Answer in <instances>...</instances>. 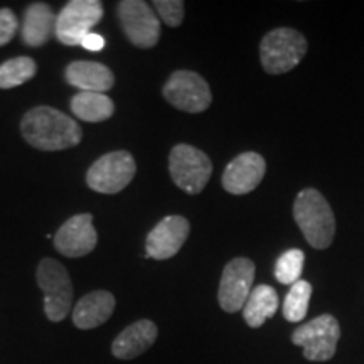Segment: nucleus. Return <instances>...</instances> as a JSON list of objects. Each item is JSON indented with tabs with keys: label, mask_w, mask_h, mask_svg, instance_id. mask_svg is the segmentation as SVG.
Masks as SVG:
<instances>
[{
	"label": "nucleus",
	"mask_w": 364,
	"mask_h": 364,
	"mask_svg": "<svg viewBox=\"0 0 364 364\" xmlns=\"http://www.w3.org/2000/svg\"><path fill=\"white\" fill-rule=\"evenodd\" d=\"M341 338L338 318L331 314H324L312 318L294 331L292 343L304 349V358L309 361L326 363L334 358Z\"/></svg>",
	"instance_id": "obj_6"
},
{
	"label": "nucleus",
	"mask_w": 364,
	"mask_h": 364,
	"mask_svg": "<svg viewBox=\"0 0 364 364\" xmlns=\"http://www.w3.org/2000/svg\"><path fill=\"white\" fill-rule=\"evenodd\" d=\"M312 297V285L300 279L292 285L284 300V317L289 322L304 321L309 311V302Z\"/></svg>",
	"instance_id": "obj_22"
},
{
	"label": "nucleus",
	"mask_w": 364,
	"mask_h": 364,
	"mask_svg": "<svg viewBox=\"0 0 364 364\" xmlns=\"http://www.w3.org/2000/svg\"><path fill=\"white\" fill-rule=\"evenodd\" d=\"M97 243L98 235L90 213L70 218L54 235V247L68 258L85 257L93 252Z\"/></svg>",
	"instance_id": "obj_12"
},
{
	"label": "nucleus",
	"mask_w": 364,
	"mask_h": 364,
	"mask_svg": "<svg viewBox=\"0 0 364 364\" xmlns=\"http://www.w3.org/2000/svg\"><path fill=\"white\" fill-rule=\"evenodd\" d=\"M103 19L100 0H71L56 17V38L65 46H80L81 41Z\"/></svg>",
	"instance_id": "obj_10"
},
{
	"label": "nucleus",
	"mask_w": 364,
	"mask_h": 364,
	"mask_svg": "<svg viewBox=\"0 0 364 364\" xmlns=\"http://www.w3.org/2000/svg\"><path fill=\"white\" fill-rule=\"evenodd\" d=\"M122 29L135 48L150 49L161 39V21L156 11L142 0H124L117 9Z\"/></svg>",
	"instance_id": "obj_9"
},
{
	"label": "nucleus",
	"mask_w": 364,
	"mask_h": 364,
	"mask_svg": "<svg viewBox=\"0 0 364 364\" xmlns=\"http://www.w3.org/2000/svg\"><path fill=\"white\" fill-rule=\"evenodd\" d=\"M135 159L127 150L105 154L86 172V184L100 194H118L134 181Z\"/></svg>",
	"instance_id": "obj_7"
},
{
	"label": "nucleus",
	"mask_w": 364,
	"mask_h": 364,
	"mask_svg": "<svg viewBox=\"0 0 364 364\" xmlns=\"http://www.w3.org/2000/svg\"><path fill=\"white\" fill-rule=\"evenodd\" d=\"M157 334L159 329L152 321L140 318V321L125 327L117 336L112 344V354L117 359H124V361H130V359L142 356L156 343Z\"/></svg>",
	"instance_id": "obj_15"
},
{
	"label": "nucleus",
	"mask_w": 364,
	"mask_h": 364,
	"mask_svg": "<svg viewBox=\"0 0 364 364\" xmlns=\"http://www.w3.org/2000/svg\"><path fill=\"white\" fill-rule=\"evenodd\" d=\"M65 78L80 91L107 93L115 85V75L107 65L95 61H73L68 65Z\"/></svg>",
	"instance_id": "obj_17"
},
{
	"label": "nucleus",
	"mask_w": 364,
	"mask_h": 364,
	"mask_svg": "<svg viewBox=\"0 0 364 364\" xmlns=\"http://www.w3.org/2000/svg\"><path fill=\"white\" fill-rule=\"evenodd\" d=\"M267 162L260 154L243 152L236 156L223 172V188L226 193L243 196L260 186L265 177Z\"/></svg>",
	"instance_id": "obj_14"
},
{
	"label": "nucleus",
	"mask_w": 364,
	"mask_h": 364,
	"mask_svg": "<svg viewBox=\"0 0 364 364\" xmlns=\"http://www.w3.org/2000/svg\"><path fill=\"white\" fill-rule=\"evenodd\" d=\"M19 29V21L11 9H0V48L11 43Z\"/></svg>",
	"instance_id": "obj_25"
},
{
	"label": "nucleus",
	"mask_w": 364,
	"mask_h": 364,
	"mask_svg": "<svg viewBox=\"0 0 364 364\" xmlns=\"http://www.w3.org/2000/svg\"><path fill=\"white\" fill-rule=\"evenodd\" d=\"M164 98L181 112L201 113L211 107L213 95L208 81L194 71H174L162 88Z\"/></svg>",
	"instance_id": "obj_8"
},
{
	"label": "nucleus",
	"mask_w": 364,
	"mask_h": 364,
	"mask_svg": "<svg viewBox=\"0 0 364 364\" xmlns=\"http://www.w3.org/2000/svg\"><path fill=\"white\" fill-rule=\"evenodd\" d=\"M307 39L299 31L279 27L263 36L260 43L262 66L268 75L292 71L307 53Z\"/></svg>",
	"instance_id": "obj_3"
},
{
	"label": "nucleus",
	"mask_w": 364,
	"mask_h": 364,
	"mask_svg": "<svg viewBox=\"0 0 364 364\" xmlns=\"http://www.w3.org/2000/svg\"><path fill=\"white\" fill-rule=\"evenodd\" d=\"M36 280L44 294L46 317L51 322H61L70 314L73 304V284L66 267L53 258H43Z\"/></svg>",
	"instance_id": "obj_4"
},
{
	"label": "nucleus",
	"mask_w": 364,
	"mask_h": 364,
	"mask_svg": "<svg viewBox=\"0 0 364 364\" xmlns=\"http://www.w3.org/2000/svg\"><path fill=\"white\" fill-rule=\"evenodd\" d=\"M294 220L316 250L331 247L336 235V218L327 199L317 189L300 191L294 203Z\"/></svg>",
	"instance_id": "obj_2"
},
{
	"label": "nucleus",
	"mask_w": 364,
	"mask_h": 364,
	"mask_svg": "<svg viewBox=\"0 0 364 364\" xmlns=\"http://www.w3.org/2000/svg\"><path fill=\"white\" fill-rule=\"evenodd\" d=\"M38 73V65L33 58H12L0 65V90H11L26 85Z\"/></svg>",
	"instance_id": "obj_21"
},
{
	"label": "nucleus",
	"mask_w": 364,
	"mask_h": 364,
	"mask_svg": "<svg viewBox=\"0 0 364 364\" xmlns=\"http://www.w3.org/2000/svg\"><path fill=\"white\" fill-rule=\"evenodd\" d=\"M255 263L250 258H233L223 270L218 300L225 312L235 314L247 304L253 290Z\"/></svg>",
	"instance_id": "obj_11"
},
{
	"label": "nucleus",
	"mask_w": 364,
	"mask_h": 364,
	"mask_svg": "<svg viewBox=\"0 0 364 364\" xmlns=\"http://www.w3.org/2000/svg\"><path fill=\"white\" fill-rule=\"evenodd\" d=\"M189 231L191 225L184 216L172 215L164 218L147 235V241H145L147 257L154 260H169L176 257L188 240Z\"/></svg>",
	"instance_id": "obj_13"
},
{
	"label": "nucleus",
	"mask_w": 364,
	"mask_h": 364,
	"mask_svg": "<svg viewBox=\"0 0 364 364\" xmlns=\"http://www.w3.org/2000/svg\"><path fill=\"white\" fill-rule=\"evenodd\" d=\"M169 172L177 188L196 196L206 188L211 179L213 162L203 150L188 144H179L171 150Z\"/></svg>",
	"instance_id": "obj_5"
},
{
	"label": "nucleus",
	"mask_w": 364,
	"mask_h": 364,
	"mask_svg": "<svg viewBox=\"0 0 364 364\" xmlns=\"http://www.w3.org/2000/svg\"><path fill=\"white\" fill-rule=\"evenodd\" d=\"M56 34V16L48 4L36 2L27 7L22 21V41L29 48H41Z\"/></svg>",
	"instance_id": "obj_18"
},
{
	"label": "nucleus",
	"mask_w": 364,
	"mask_h": 364,
	"mask_svg": "<svg viewBox=\"0 0 364 364\" xmlns=\"http://www.w3.org/2000/svg\"><path fill=\"white\" fill-rule=\"evenodd\" d=\"M304 263H306V255L302 250H289L280 255L275 263V279L284 285H294L295 282L300 280Z\"/></svg>",
	"instance_id": "obj_23"
},
{
	"label": "nucleus",
	"mask_w": 364,
	"mask_h": 364,
	"mask_svg": "<svg viewBox=\"0 0 364 364\" xmlns=\"http://www.w3.org/2000/svg\"><path fill=\"white\" fill-rule=\"evenodd\" d=\"M164 24L179 27L184 21V2L182 0H156L152 4Z\"/></svg>",
	"instance_id": "obj_24"
},
{
	"label": "nucleus",
	"mask_w": 364,
	"mask_h": 364,
	"mask_svg": "<svg viewBox=\"0 0 364 364\" xmlns=\"http://www.w3.org/2000/svg\"><path fill=\"white\" fill-rule=\"evenodd\" d=\"M280 306L279 294L270 285H257L250 294L243 307V318L245 322L253 329L262 327L268 318L275 316L277 309Z\"/></svg>",
	"instance_id": "obj_19"
},
{
	"label": "nucleus",
	"mask_w": 364,
	"mask_h": 364,
	"mask_svg": "<svg viewBox=\"0 0 364 364\" xmlns=\"http://www.w3.org/2000/svg\"><path fill=\"white\" fill-rule=\"evenodd\" d=\"M71 112L80 120L88 124H98L112 118L115 113V103L107 93H90V91H80L71 98Z\"/></svg>",
	"instance_id": "obj_20"
},
{
	"label": "nucleus",
	"mask_w": 364,
	"mask_h": 364,
	"mask_svg": "<svg viewBox=\"0 0 364 364\" xmlns=\"http://www.w3.org/2000/svg\"><path fill=\"white\" fill-rule=\"evenodd\" d=\"M21 134L31 147L56 152L76 147L83 139V130L75 118L53 107H36L22 117Z\"/></svg>",
	"instance_id": "obj_1"
},
{
	"label": "nucleus",
	"mask_w": 364,
	"mask_h": 364,
	"mask_svg": "<svg viewBox=\"0 0 364 364\" xmlns=\"http://www.w3.org/2000/svg\"><path fill=\"white\" fill-rule=\"evenodd\" d=\"M81 48H85L86 51H93V53H100L102 49L105 48V39L102 34H97V33H88L83 38V41H81Z\"/></svg>",
	"instance_id": "obj_26"
},
{
	"label": "nucleus",
	"mask_w": 364,
	"mask_h": 364,
	"mask_svg": "<svg viewBox=\"0 0 364 364\" xmlns=\"http://www.w3.org/2000/svg\"><path fill=\"white\" fill-rule=\"evenodd\" d=\"M115 306V295L107 290H95L78 300L73 311V322L81 331L95 329L112 317Z\"/></svg>",
	"instance_id": "obj_16"
}]
</instances>
